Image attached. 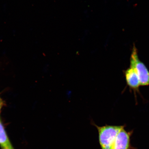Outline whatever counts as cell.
<instances>
[{
	"label": "cell",
	"mask_w": 149,
	"mask_h": 149,
	"mask_svg": "<svg viewBox=\"0 0 149 149\" xmlns=\"http://www.w3.org/2000/svg\"><path fill=\"white\" fill-rule=\"evenodd\" d=\"M2 106V102L1 101V100H0V110H1V107Z\"/></svg>",
	"instance_id": "cell-6"
},
{
	"label": "cell",
	"mask_w": 149,
	"mask_h": 149,
	"mask_svg": "<svg viewBox=\"0 0 149 149\" xmlns=\"http://www.w3.org/2000/svg\"><path fill=\"white\" fill-rule=\"evenodd\" d=\"M127 85L134 94L139 92V87L141 86L138 76L134 69L130 67L124 71Z\"/></svg>",
	"instance_id": "cell-4"
},
{
	"label": "cell",
	"mask_w": 149,
	"mask_h": 149,
	"mask_svg": "<svg viewBox=\"0 0 149 149\" xmlns=\"http://www.w3.org/2000/svg\"><path fill=\"white\" fill-rule=\"evenodd\" d=\"M97 128L102 149H112L118 132L124 125L99 126L93 123Z\"/></svg>",
	"instance_id": "cell-1"
},
{
	"label": "cell",
	"mask_w": 149,
	"mask_h": 149,
	"mask_svg": "<svg viewBox=\"0 0 149 149\" xmlns=\"http://www.w3.org/2000/svg\"><path fill=\"white\" fill-rule=\"evenodd\" d=\"M124 125L119 131L112 149H132L130 144V138L132 131L127 132Z\"/></svg>",
	"instance_id": "cell-3"
},
{
	"label": "cell",
	"mask_w": 149,
	"mask_h": 149,
	"mask_svg": "<svg viewBox=\"0 0 149 149\" xmlns=\"http://www.w3.org/2000/svg\"><path fill=\"white\" fill-rule=\"evenodd\" d=\"M0 146L3 149H14L0 120Z\"/></svg>",
	"instance_id": "cell-5"
},
{
	"label": "cell",
	"mask_w": 149,
	"mask_h": 149,
	"mask_svg": "<svg viewBox=\"0 0 149 149\" xmlns=\"http://www.w3.org/2000/svg\"><path fill=\"white\" fill-rule=\"evenodd\" d=\"M130 67L134 69L139 77L141 86L149 85V70L139 58L137 49L134 44L130 58Z\"/></svg>",
	"instance_id": "cell-2"
}]
</instances>
